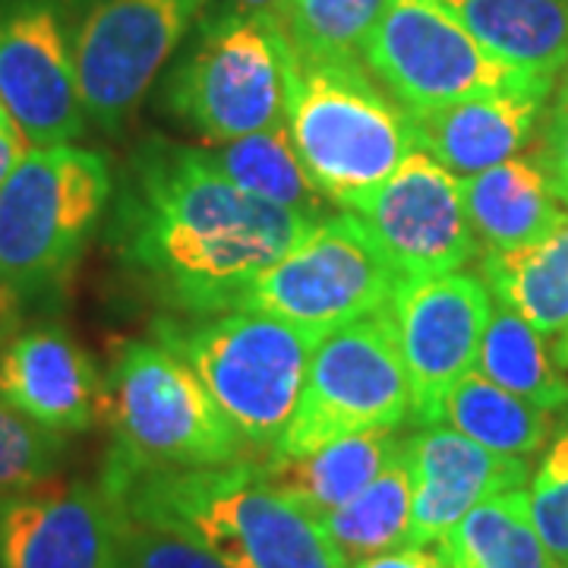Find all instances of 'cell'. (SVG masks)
I'll return each instance as SVG.
<instances>
[{"instance_id": "6da1fadb", "label": "cell", "mask_w": 568, "mask_h": 568, "mask_svg": "<svg viewBox=\"0 0 568 568\" xmlns=\"http://www.w3.org/2000/svg\"><path fill=\"white\" fill-rule=\"evenodd\" d=\"M313 222L244 193L209 155L142 136L114 181L104 244L164 316L227 313Z\"/></svg>"}, {"instance_id": "7a4b0ae2", "label": "cell", "mask_w": 568, "mask_h": 568, "mask_svg": "<svg viewBox=\"0 0 568 568\" xmlns=\"http://www.w3.org/2000/svg\"><path fill=\"white\" fill-rule=\"evenodd\" d=\"M108 496L130 518L190 537L224 568H351L316 518L265 484L260 458L152 470Z\"/></svg>"}, {"instance_id": "3957f363", "label": "cell", "mask_w": 568, "mask_h": 568, "mask_svg": "<svg viewBox=\"0 0 568 568\" xmlns=\"http://www.w3.org/2000/svg\"><path fill=\"white\" fill-rule=\"evenodd\" d=\"M111 446L99 484L108 493L152 470L215 467L250 458L193 366L159 338H126L104 376Z\"/></svg>"}, {"instance_id": "277c9868", "label": "cell", "mask_w": 568, "mask_h": 568, "mask_svg": "<svg viewBox=\"0 0 568 568\" xmlns=\"http://www.w3.org/2000/svg\"><path fill=\"white\" fill-rule=\"evenodd\" d=\"M376 82L364 61L310 58L284 41V123L335 209L392 178L417 149L410 114Z\"/></svg>"}, {"instance_id": "5b68a950", "label": "cell", "mask_w": 568, "mask_h": 568, "mask_svg": "<svg viewBox=\"0 0 568 568\" xmlns=\"http://www.w3.org/2000/svg\"><path fill=\"white\" fill-rule=\"evenodd\" d=\"M114 196L102 152L32 145L0 186V284L29 310L61 301Z\"/></svg>"}, {"instance_id": "8992f818", "label": "cell", "mask_w": 568, "mask_h": 568, "mask_svg": "<svg viewBox=\"0 0 568 568\" xmlns=\"http://www.w3.org/2000/svg\"><path fill=\"white\" fill-rule=\"evenodd\" d=\"M155 338L181 354L203 379L250 458H268L301 405L306 369L323 332L263 313L164 316Z\"/></svg>"}, {"instance_id": "52a82bcc", "label": "cell", "mask_w": 568, "mask_h": 568, "mask_svg": "<svg viewBox=\"0 0 568 568\" xmlns=\"http://www.w3.org/2000/svg\"><path fill=\"white\" fill-rule=\"evenodd\" d=\"M162 108L205 142L241 140L284 123V36L237 7L200 17L164 73Z\"/></svg>"}, {"instance_id": "ba28073f", "label": "cell", "mask_w": 568, "mask_h": 568, "mask_svg": "<svg viewBox=\"0 0 568 568\" xmlns=\"http://www.w3.org/2000/svg\"><path fill=\"white\" fill-rule=\"evenodd\" d=\"M212 0H63L89 126L118 136Z\"/></svg>"}, {"instance_id": "9c48e42d", "label": "cell", "mask_w": 568, "mask_h": 568, "mask_svg": "<svg viewBox=\"0 0 568 568\" xmlns=\"http://www.w3.org/2000/svg\"><path fill=\"white\" fill-rule=\"evenodd\" d=\"M410 420V383L398 325L383 306L328 332L313 351L301 405L272 455H304L369 429Z\"/></svg>"}, {"instance_id": "30bf717a", "label": "cell", "mask_w": 568, "mask_h": 568, "mask_svg": "<svg viewBox=\"0 0 568 568\" xmlns=\"http://www.w3.org/2000/svg\"><path fill=\"white\" fill-rule=\"evenodd\" d=\"M364 63L405 111L552 89V80L487 51L439 0H386L383 20L366 41Z\"/></svg>"}, {"instance_id": "8fae6325", "label": "cell", "mask_w": 568, "mask_h": 568, "mask_svg": "<svg viewBox=\"0 0 568 568\" xmlns=\"http://www.w3.org/2000/svg\"><path fill=\"white\" fill-rule=\"evenodd\" d=\"M402 275L361 219L338 209L313 224L301 244L265 268L234 310L263 313L291 325L335 332L392 304Z\"/></svg>"}, {"instance_id": "7c38bea8", "label": "cell", "mask_w": 568, "mask_h": 568, "mask_svg": "<svg viewBox=\"0 0 568 568\" xmlns=\"http://www.w3.org/2000/svg\"><path fill=\"white\" fill-rule=\"evenodd\" d=\"M402 278H439L480 256L462 203V178L414 149L392 178L345 205Z\"/></svg>"}, {"instance_id": "4fadbf2b", "label": "cell", "mask_w": 568, "mask_h": 568, "mask_svg": "<svg viewBox=\"0 0 568 568\" xmlns=\"http://www.w3.org/2000/svg\"><path fill=\"white\" fill-rule=\"evenodd\" d=\"M489 297L487 282L470 272L402 278L388 310L398 325V345L410 383L407 424H439L446 395L477 364L493 316Z\"/></svg>"}, {"instance_id": "5bb4252c", "label": "cell", "mask_w": 568, "mask_h": 568, "mask_svg": "<svg viewBox=\"0 0 568 568\" xmlns=\"http://www.w3.org/2000/svg\"><path fill=\"white\" fill-rule=\"evenodd\" d=\"M0 102L32 145L85 136L63 0H0Z\"/></svg>"}, {"instance_id": "9a60e30c", "label": "cell", "mask_w": 568, "mask_h": 568, "mask_svg": "<svg viewBox=\"0 0 568 568\" xmlns=\"http://www.w3.org/2000/svg\"><path fill=\"white\" fill-rule=\"evenodd\" d=\"M7 568H126V518L102 484L48 480L3 508Z\"/></svg>"}, {"instance_id": "2e32d148", "label": "cell", "mask_w": 568, "mask_h": 568, "mask_svg": "<svg viewBox=\"0 0 568 568\" xmlns=\"http://www.w3.org/2000/svg\"><path fill=\"white\" fill-rule=\"evenodd\" d=\"M0 398L63 436L104 420L102 373L58 320L22 323L0 345Z\"/></svg>"}, {"instance_id": "e0dca14e", "label": "cell", "mask_w": 568, "mask_h": 568, "mask_svg": "<svg viewBox=\"0 0 568 568\" xmlns=\"http://www.w3.org/2000/svg\"><path fill=\"white\" fill-rule=\"evenodd\" d=\"M405 443L414 484L407 547L439 544L470 508L528 487L525 458L499 455L446 424L417 426Z\"/></svg>"}, {"instance_id": "ac0fdd59", "label": "cell", "mask_w": 568, "mask_h": 568, "mask_svg": "<svg viewBox=\"0 0 568 568\" xmlns=\"http://www.w3.org/2000/svg\"><path fill=\"white\" fill-rule=\"evenodd\" d=\"M549 92L552 89H521L407 111L414 142L452 174L467 178L487 171L493 164L518 159V152L537 140Z\"/></svg>"}, {"instance_id": "d6986e66", "label": "cell", "mask_w": 568, "mask_h": 568, "mask_svg": "<svg viewBox=\"0 0 568 568\" xmlns=\"http://www.w3.org/2000/svg\"><path fill=\"white\" fill-rule=\"evenodd\" d=\"M402 443L405 439L395 429H369L304 455H268L260 458V467L265 484L278 496L323 521L325 515L351 503L369 480H376Z\"/></svg>"}, {"instance_id": "ffe728a7", "label": "cell", "mask_w": 568, "mask_h": 568, "mask_svg": "<svg viewBox=\"0 0 568 568\" xmlns=\"http://www.w3.org/2000/svg\"><path fill=\"white\" fill-rule=\"evenodd\" d=\"M462 203L487 253L534 244L566 219L540 164L521 155L462 178Z\"/></svg>"}, {"instance_id": "44dd1931", "label": "cell", "mask_w": 568, "mask_h": 568, "mask_svg": "<svg viewBox=\"0 0 568 568\" xmlns=\"http://www.w3.org/2000/svg\"><path fill=\"white\" fill-rule=\"evenodd\" d=\"M496 58L552 80L568 70L566 0H439Z\"/></svg>"}, {"instance_id": "7402d4cb", "label": "cell", "mask_w": 568, "mask_h": 568, "mask_svg": "<svg viewBox=\"0 0 568 568\" xmlns=\"http://www.w3.org/2000/svg\"><path fill=\"white\" fill-rule=\"evenodd\" d=\"M480 272L489 294L528 320L540 335L568 328V215L540 241L487 253Z\"/></svg>"}, {"instance_id": "603a6c76", "label": "cell", "mask_w": 568, "mask_h": 568, "mask_svg": "<svg viewBox=\"0 0 568 568\" xmlns=\"http://www.w3.org/2000/svg\"><path fill=\"white\" fill-rule=\"evenodd\" d=\"M209 155L244 193L263 203L278 205L284 212L313 224L335 215L332 203L316 190V183L310 181V174L297 159L287 123L265 133L219 142L209 149Z\"/></svg>"}, {"instance_id": "cb8c5ba5", "label": "cell", "mask_w": 568, "mask_h": 568, "mask_svg": "<svg viewBox=\"0 0 568 568\" xmlns=\"http://www.w3.org/2000/svg\"><path fill=\"white\" fill-rule=\"evenodd\" d=\"M436 547L448 568H562L530 521L528 489H508L470 508Z\"/></svg>"}, {"instance_id": "d4e9b609", "label": "cell", "mask_w": 568, "mask_h": 568, "mask_svg": "<svg viewBox=\"0 0 568 568\" xmlns=\"http://www.w3.org/2000/svg\"><path fill=\"white\" fill-rule=\"evenodd\" d=\"M410 508H414V484L407 443L388 458V465L369 480L351 503L325 515L323 530L335 549L345 556L347 566L373 559L383 552L407 547L410 537Z\"/></svg>"}, {"instance_id": "484cf974", "label": "cell", "mask_w": 568, "mask_h": 568, "mask_svg": "<svg viewBox=\"0 0 568 568\" xmlns=\"http://www.w3.org/2000/svg\"><path fill=\"white\" fill-rule=\"evenodd\" d=\"M439 424L465 433L467 439L499 455L528 458L552 436V410L530 405L480 373H467L446 395Z\"/></svg>"}, {"instance_id": "4316f807", "label": "cell", "mask_w": 568, "mask_h": 568, "mask_svg": "<svg viewBox=\"0 0 568 568\" xmlns=\"http://www.w3.org/2000/svg\"><path fill=\"white\" fill-rule=\"evenodd\" d=\"M474 366L489 383L530 405L544 410L568 407V376L562 366L556 364V357H549L544 335L506 304L493 310Z\"/></svg>"}, {"instance_id": "83f0119b", "label": "cell", "mask_w": 568, "mask_h": 568, "mask_svg": "<svg viewBox=\"0 0 568 568\" xmlns=\"http://www.w3.org/2000/svg\"><path fill=\"white\" fill-rule=\"evenodd\" d=\"M386 0H282L275 22L284 41L310 58L364 61Z\"/></svg>"}, {"instance_id": "f1b7e54d", "label": "cell", "mask_w": 568, "mask_h": 568, "mask_svg": "<svg viewBox=\"0 0 568 568\" xmlns=\"http://www.w3.org/2000/svg\"><path fill=\"white\" fill-rule=\"evenodd\" d=\"M67 452L63 433L44 429L0 398V499H17L61 477Z\"/></svg>"}, {"instance_id": "f546056e", "label": "cell", "mask_w": 568, "mask_h": 568, "mask_svg": "<svg viewBox=\"0 0 568 568\" xmlns=\"http://www.w3.org/2000/svg\"><path fill=\"white\" fill-rule=\"evenodd\" d=\"M126 518V568H224L212 552L178 530Z\"/></svg>"}, {"instance_id": "4dcf8cb0", "label": "cell", "mask_w": 568, "mask_h": 568, "mask_svg": "<svg viewBox=\"0 0 568 568\" xmlns=\"http://www.w3.org/2000/svg\"><path fill=\"white\" fill-rule=\"evenodd\" d=\"M530 159L540 164L552 196L568 209V80L556 89V99L544 111Z\"/></svg>"}, {"instance_id": "1f68e13d", "label": "cell", "mask_w": 568, "mask_h": 568, "mask_svg": "<svg viewBox=\"0 0 568 568\" xmlns=\"http://www.w3.org/2000/svg\"><path fill=\"white\" fill-rule=\"evenodd\" d=\"M528 503L530 521L540 534L544 547L559 566L568 568V487L552 477L537 474L528 493Z\"/></svg>"}, {"instance_id": "d6a6232c", "label": "cell", "mask_w": 568, "mask_h": 568, "mask_svg": "<svg viewBox=\"0 0 568 568\" xmlns=\"http://www.w3.org/2000/svg\"><path fill=\"white\" fill-rule=\"evenodd\" d=\"M351 568H448L439 549L429 547H405L395 552H383L373 559H361Z\"/></svg>"}, {"instance_id": "836d02e7", "label": "cell", "mask_w": 568, "mask_h": 568, "mask_svg": "<svg viewBox=\"0 0 568 568\" xmlns=\"http://www.w3.org/2000/svg\"><path fill=\"white\" fill-rule=\"evenodd\" d=\"M26 152H29V140H26V133L17 126V121L3 123L0 126V186L10 181V174L26 159Z\"/></svg>"}, {"instance_id": "e575fe53", "label": "cell", "mask_w": 568, "mask_h": 568, "mask_svg": "<svg viewBox=\"0 0 568 568\" xmlns=\"http://www.w3.org/2000/svg\"><path fill=\"white\" fill-rule=\"evenodd\" d=\"M26 323V306L20 304V297L13 291H7L0 284V345Z\"/></svg>"}, {"instance_id": "d590c367", "label": "cell", "mask_w": 568, "mask_h": 568, "mask_svg": "<svg viewBox=\"0 0 568 568\" xmlns=\"http://www.w3.org/2000/svg\"><path fill=\"white\" fill-rule=\"evenodd\" d=\"M537 474L552 477V480H559V484H566L568 487V429L556 436V443L549 446L547 458H544V465H540Z\"/></svg>"}, {"instance_id": "8d00e7d4", "label": "cell", "mask_w": 568, "mask_h": 568, "mask_svg": "<svg viewBox=\"0 0 568 568\" xmlns=\"http://www.w3.org/2000/svg\"><path fill=\"white\" fill-rule=\"evenodd\" d=\"M231 7H237L244 13H260V17H272L275 20L282 0H231Z\"/></svg>"}, {"instance_id": "74e56055", "label": "cell", "mask_w": 568, "mask_h": 568, "mask_svg": "<svg viewBox=\"0 0 568 568\" xmlns=\"http://www.w3.org/2000/svg\"><path fill=\"white\" fill-rule=\"evenodd\" d=\"M552 357H556V364L568 369V328L566 332H559V342L552 345Z\"/></svg>"}, {"instance_id": "f35d334b", "label": "cell", "mask_w": 568, "mask_h": 568, "mask_svg": "<svg viewBox=\"0 0 568 568\" xmlns=\"http://www.w3.org/2000/svg\"><path fill=\"white\" fill-rule=\"evenodd\" d=\"M7 503L10 499H0V568H7L3 566V508H7Z\"/></svg>"}, {"instance_id": "ab89813d", "label": "cell", "mask_w": 568, "mask_h": 568, "mask_svg": "<svg viewBox=\"0 0 568 568\" xmlns=\"http://www.w3.org/2000/svg\"><path fill=\"white\" fill-rule=\"evenodd\" d=\"M10 121H13V118L7 114V108H3V102H0V126H3V123H10Z\"/></svg>"}, {"instance_id": "60d3db41", "label": "cell", "mask_w": 568, "mask_h": 568, "mask_svg": "<svg viewBox=\"0 0 568 568\" xmlns=\"http://www.w3.org/2000/svg\"><path fill=\"white\" fill-rule=\"evenodd\" d=\"M566 3H568V0H566Z\"/></svg>"}]
</instances>
